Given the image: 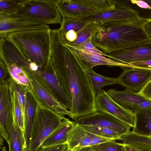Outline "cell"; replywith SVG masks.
Here are the masks:
<instances>
[{
	"label": "cell",
	"mask_w": 151,
	"mask_h": 151,
	"mask_svg": "<svg viewBox=\"0 0 151 151\" xmlns=\"http://www.w3.org/2000/svg\"><path fill=\"white\" fill-rule=\"evenodd\" d=\"M50 57L55 70L71 96V118L97 111L94 91L85 69L77 57L64 45L60 37L51 41Z\"/></svg>",
	"instance_id": "obj_1"
},
{
	"label": "cell",
	"mask_w": 151,
	"mask_h": 151,
	"mask_svg": "<svg viewBox=\"0 0 151 151\" xmlns=\"http://www.w3.org/2000/svg\"><path fill=\"white\" fill-rule=\"evenodd\" d=\"M151 18L140 17L125 21L99 23L92 37V42L105 53H111L151 40L144 24Z\"/></svg>",
	"instance_id": "obj_2"
},
{
	"label": "cell",
	"mask_w": 151,
	"mask_h": 151,
	"mask_svg": "<svg viewBox=\"0 0 151 151\" xmlns=\"http://www.w3.org/2000/svg\"><path fill=\"white\" fill-rule=\"evenodd\" d=\"M50 29L15 32L9 34L5 37L16 46L29 62H35L41 67L50 57Z\"/></svg>",
	"instance_id": "obj_3"
},
{
	"label": "cell",
	"mask_w": 151,
	"mask_h": 151,
	"mask_svg": "<svg viewBox=\"0 0 151 151\" xmlns=\"http://www.w3.org/2000/svg\"><path fill=\"white\" fill-rule=\"evenodd\" d=\"M65 118L42 105L39 102L33 127L31 139L26 151H40L44 141Z\"/></svg>",
	"instance_id": "obj_4"
},
{
	"label": "cell",
	"mask_w": 151,
	"mask_h": 151,
	"mask_svg": "<svg viewBox=\"0 0 151 151\" xmlns=\"http://www.w3.org/2000/svg\"><path fill=\"white\" fill-rule=\"evenodd\" d=\"M60 0H25L12 15L50 24H61L62 16L57 7Z\"/></svg>",
	"instance_id": "obj_5"
},
{
	"label": "cell",
	"mask_w": 151,
	"mask_h": 151,
	"mask_svg": "<svg viewBox=\"0 0 151 151\" xmlns=\"http://www.w3.org/2000/svg\"><path fill=\"white\" fill-rule=\"evenodd\" d=\"M116 6L114 0H61L57 5L62 16L82 20Z\"/></svg>",
	"instance_id": "obj_6"
},
{
	"label": "cell",
	"mask_w": 151,
	"mask_h": 151,
	"mask_svg": "<svg viewBox=\"0 0 151 151\" xmlns=\"http://www.w3.org/2000/svg\"><path fill=\"white\" fill-rule=\"evenodd\" d=\"M22 68L31 83L32 91L39 101L63 117L67 115L71 118L69 110L60 103L53 90L41 75L36 71Z\"/></svg>",
	"instance_id": "obj_7"
},
{
	"label": "cell",
	"mask_w": 151,
	"mask_h": 151,
	"mask_svg": "<svg viewBox=\"0 0 151 151\" xmlns=\"http://www.w3.org/2000/svg\"><path fill=\"white\" fill-rule=\"evenodd\" d=\"M36 71L51 88L60 103L69 110L72 105L71 96L55 70L50 57L46 63Z\"/></svg>",
	"instance_id": "obj_8"
},
{
	"label": "cell",
	"mask_w": 151,
	"mask_h": 151,
	"mask_svg": "<svg viewBox=\"0 0 151 151\" xmlns=\"http://www.w3.org/2000/svg\"><path fill=\"white\" fill-rule=\"evenodd\" d=\"M80 125H89L106 128L123 136L130 132L132 127L108 114L96 111L81 117L74 122Z\"/></svg>",
	"instance_id": "obj_9"
},
{
	"label": "cell",
	"mask_w": 151,
	"mask_h": 151,
	"mask_svg": "<svg viewBox=\"0 0 151 151\" xmlns=\"http://www.w3.org/2000/svg\"><path fill=\"white\" fill-rule=\"evenodd\" d=\"M95 104L97 111L111 115L132 127H134V113L116 102L106 91L101 89L96 95Z\"/></svg>",
	"instance_id": "obj_10"
},
{
	"label": "cell",
	"mask_w": 151,
	"mask_h": 151,
	"mask_svg": "<svg viewBox=\"0 0 151 151\" xmlns=\"http://www.w3.org/2000/svg\"><path fill=\"white\" fill-rule=\"evenodd\" d=\"M49 28L47 24L43 22L18 16L0 14V38L5 37L9 34L15 32Z\"/></svg>",
	"instance_id": "obj_11"
},
{
	"label": "cell",
	"mask_w": 151,
	"mask_h": 151,
	"mask_svg": "<svg viewBox=\"0 0 151 151\" xmlns=\"http://www.w3.org/2000/svg\"><path fill=\"white\" fill-rule=\"evenodd\" d=\"M13 122L11 100L7 82L0 83V132L1 135L9 142Z\"/></svg>",
	"instance_id": "obj_12"
},
{
	"label": "cell",
	"mask_w": 151,
	"mask_h": 151,
	"mask_svg": "<svg viewBox=\"0 0 151 151\" xmlns=\"http://www.w3.org/2000/svg\"><path fill=\"white\" fill-rule=\"evenodd\" d=\"M111 59L128 68L131 63L151 60V40L109 54Z\"/></svg>",
	"instance_id": "obj_13"
},
{
	"label": "cell",
	"mask_w": 151,
	"mask_h": 151,
	"mask_svg": "<svg viewBox=\"0 0 151 151\" xmlns=\"http://www.w3.org/2000/svg\"><path fill=\"white\" fill-rule=\"evenodd\" d=\"M117 78L119 84L134 92H139L151 79V70L135 68H123Z\"/></svg>",
	"instance_id": "obj_14"
},
{
	"label": "cell",
	"mask_w": 151,
	"mask_h": 151,
	"mask_svg": "<svg viewBox=\"0 0 151 151\" xmlns=\"http://www.w3.org/2000/svg\"><path fill=\"white\" fill-rule=\"evenodd\" d=\"M116 6L110 10L99 13L84 19L98 22L100 23L110 21H125L137 19L139 13L132 8L115 0Z\"/></svg>",
	"instance_id": "obj_15"
},
{
	"label": "cell",
	"mask_w": 151,
	"mask_h": 151,
	"mask_svg": "<svg viewBox=\"0 0 151 151\" xmlns=\"http://www.w3.org/2000/svg\"><path fill=\"white\" fill-rule=\"evenodd\" d=\"M65 46L75 54L86 69L93 68L95 66L107 65L110 67H124V65L103 55H100L78 47L64 44Z\"/></svg>",
	"instance_id": "obj_16"
},
{
	"label": "cell",
	"mask_w": 151,
	"mask_h": 151,
	"mask_svg": "<svg viewBox=\"0 0 151 151\" xmlns=\"http://www.w3.org/2000/svg\"><path fill=\"white\" fill-rule=\"evenodd\" d=\"M111 140H113L93 134L85 130L78 124L75 123L67 144L68 148L73 150L75 148L91 146Z\"/></svg>",
	"instance_id": "obj_17"
},
{
	"label": "cell",
	"mask_w": 151,
	"mask_h": 151,
	"mask_svg": "<svg viewBox=\"0 0 151 151\" xmlns=\"http://www.w3.org/2000/svg\"><path fill=\"white\" fill-rule=\"evenodd\" d=\"M39 101L32 90L26 89L24 116V133L26 148L30 143L32 130Z\"/></svg>",
	"instance_id": "obj_18"
},
{
	"label": "cell",
	"mask_w": 151,
	"mask_h": 151,
	"mask_svg": "<svg viewBox=\"0 0 151 151\" xmlns=\"http://www.w3.org/2000/svg\"><path fill=\"white\" fill-rule=\"evenodd\" d=\"M0 61L6 66L8 63H12L22 68L30 69V62L24 57L12 42L6 37L0 38Z\"/></svg>",
	"instance_id": "obj_19"
},
{
	"label": "cell",
	"mask_w": 151,
	"mask_h": 151,
	"mask_svg": "<svg viewBox=\"0 0 151 151\" xmlns=\"http://www.w3.org/2000/svg\"><path fill=\"white\" fill-rule=\"evenodd\" d=\"M75 125L74 122L65 118L58 127L44 141L41 148L44 149L68 144Z\"/></svg>",
	"instance_id": "obj_20"
},
{
	"label": "cell",
	"mask_w": 151,
	"mask_h": 151,
	"mask_svg": "<svg viewBox=\"0 0 151 151\" xmlns=\"http://www.w3.org/2000/svg\"><path fill=\"white\" fill-rule=\"evenodd\" d=\"M106 91L116 102L134 113L140 109L139 104L140 103L147 100L137 93L126 88L122 91L111 89Z\"/></svg>",
	"instance_id": "obj_21"
},
{
	"label": "cell",
	"mask_w": 151,
	"mask_h": 151,
	"mask_svg": "<svg viewBox=\"0 0 151 151\" xmlns=\"http://www.w3.org/2000/svg\"><path fill=\"white\" fill-rule=\"evenodd\" d=\"M134 124L132 132L139 135L151 136V106L139 109L134 113Z\"/></svg>",
	"instance_id": "obj_22"
},
{
	"label": "cell",
	"mask_w": 151,
	"mask_h": 151,
	"mask_svg": "<svg viewBox=\"0 0 151 151\" xmlns=\"http://www.w3.org/2000/svg\"><path fill=\"white\" fill-rule=\"evenodd\" d=\"M10 131L9 142V151H25L26 141L24 132L19 126L15 117Z\"/></svg>",
	"instance_id": "obj_23"
},
{
	"label": "cell",
	"mask_w": 151,
	"mask_h": 151,
	"mask_svg": "<svg viewBox=\"0 0 151 151\" xmlns=\"http://www.w3.org/2000/svg\"><path fill=\"white\" fill-rule=\"evenodd\" d=\"M92 87L96 94L102 87L108 85L119 84L118 78L106 77L96 73L93 68L86 69Z\"/></svg>",
	"instance_id": "obj_24"
},
{
	"label": "cell",
	"mask_w": 151,
	"mask_h": 151,
	"mask_svg": "<svg viewBox=\"0 0 151 151\" xmlns=\"http://www.w3.org/2000/svg\"><path fill=\"white\" fill-rule=\"evenodd\" d=\"M10 77L26 89L32 90L31 83L22 68L17 64L9 63L6 65Z\"/></svg>",
	"instance_id": "obj_25"
},
{
	"label": "cell",
	"mask_w": 151,
	"mask_h": 151,
	"mask_svg": "<svg viewBox=\"0 0 151 151\" xmlns=\"http://www.w3.org/2000/svg\"><path fill=\"white\" fill-rule=\"evenodd\" d=\"M122 143L136 147H146L151 148V138L130 132L122 137Z\"/></svg>",
	"instance_id": "obj_26"
},
{
	"label": "cell",
	"mask_w": 151,
	"mask_h": 151,
	"mask_svg": "<svg viewBox=\"0 0 151 151\" xmlns=\"http://www.w3.org/2000/svg\"><path fill=\"white\" fill-rule=\"evenodd\" d=\"M89 22L80 30L77 32V40L70 44H67L78 47L86 41L92 36L99 24V22L88 20Z\"/></svg>",
	"instance_id": "obj_27"
},
{
	"label": "cell",
	"mask_w": 151,
	"mask_h": 151,
	"mask_svg": "<svg viewBox=\"0 0 151 151\" xmlns=\"http://www.w3.org/2000/svg\"><path fill=\"white\" fill-rule=\"evenodd\" d=\"M62 22L59 29L60 32L65 33L73 30L78 32L82 29L88 23L87 20H81L77 18L62 16Z\"/></svg>",
	"instance_id": "obj_28"
},
{
	"label": "cell",
	"mask_w": 151,
	"mask_h": 151,
	"mask_svg": "<svg viewBox=\"0 0 151 151\" xmlns=\"http://www.w3.org/2000/svg\"><path fill=\"white\" fill-rule=\"evenodd\" d=\"M9 84L13 114L15 118L21 129L24 132V120L21 109L15 91L11 85Z\"/></svg>",
	"instance_id": "obj_29"
},
{
	"label": "cell",
	"mask_w": 151,
	"mask_h": 151,
	"mask_svg": "<svg viewBox=\"0 0 151 151\" xmlns=\"http://www.w3.org/2000/svg\"><path fill=\"white\" fill-rule=\"evenodd\" d=\"M86 130L97 136L112 139L121 140L122 136L109 129L89 125H81Z\"/></svg>",
	"instance_id": "obj_30"
},
{
	"label": "cell",
	"mask_w": 151,
	"mask_h": 151,
	"mask_svg": "<svg viewBox=\"0 0 151 151\" xmlns=\"http://www.w3.org/2000/svg\"><path fill=\"white\" fill-rule=\"evenodd\" d=\"M24 1L25 0H0V14L13 15Z\"/></svg>",
	"instance_id": "obj_31"
},
{
	"label": "cell",
	"mask_w": 151,
	"mask_h": 151,
	"mask_svg": "<svg viewBox=\"0 0 151 151\" xmlns=\"http://www.w3.org/2000/svg\"><path fill=\"white\" fill-rule=\"evenodd\" d=\"M94 151H126L125 145L111 140L91 146Z\"/></svg>",
	"instance_id": "obj_32"
},
{
	"label": "cell",
	"mask_w": 151,
	"mask_h": 151,
	"mask_svg": "<svg viewBox=\"0 0 151 151\" xmlns=\"http://www.w3.org/2000/svg\"><path fill=\"white\" fill-rule=\"evenodd\" d=\"M92 40V37H91L86 41L77 47L100 55L107 57L110 59L111 58V57L109 55L103 52L97 48L93 44Z\"/></svg>",
	"instance_id": "obj_33"
},
{
	"label": "cell",
	"mask_w": 151,
	"mask_h": 151,
	"mask_svg": "<svg viewBox=\"0 0 151 151\" xmlns=\"http://www.w3.org/2000/svg\"><path fill=\"white\" fill-rule=\"evenodd\" d=\"M60 37L64 44H70L76 40L77 32L73 30L67 32L65 33H60Z\"/></svg>",
	"instance_id": "obj_34"
},
{
	"label": "cell",
	"mask_w": 151,
	"mask_h": 151,
	"mask_svg": "<svg viewBox=\"0 0 151 151\" xmlns=\"http://www.w3.org/2000/svg\"><path fill=\"white\" fill-rule=\"evenodd\" d=\"M128 68H135L151 70V60L132 62L128 65Z\"/></svg>",
	"instance_id": "obj_35"
},
{
	"label": "cell",
	"mask_w": 151,
	"mask_h": 151,
	"mask_svg": "<svg viewBox=\"0 0 151 151\" xmlns=\"http://www.w3.org/2000/svg\"><path fill=\"white\" fill-rule=\"evenodd\" d=\"M10 77L7 66L2 61H0V83L7 82Z\"/></svg>",
	"instance_id": "obj_36"
},
{
	"label": "cell",
	"mask_w": 151,
	"mask_h": 151,
	"mask_svg": "<svg viewBox=\"0 0 151 151\" xmlns=\"http://www.w3.org/2000/svg\"><path fill=\"white\" fill-rule=\"evenodd\" d=\"M137 93L151 101V79Z\"/></svg>",
	"instance_id": "obj_37"
},
{
	"label": "cell",
	"mask_w": 151,
	"mask_h": 151,
	"mask_svg": "<svg viewBox=\"0 0 151 151\" xmlns=\"http://www.w3.org/2000/svg\"><path fill=\"white\" fill-rule=\"evenodd\" d=\"M68 147L67 144L62 145L50 147L42 149L40 151H63Z\"/></svg>",
	"instance_id": "obj_38"
},
{
	"label": "cell",
	"mask_w": 151,
	"mask_h": 151,
	"mask_svg": "<svg viewBox=\"0 0 151 151\" xmlns=\"http://www.w3.org/2000/svg\"><path fill=\"white\" fill-rule=\"evenodd\" d=\"M125 147L126 151H151V148L149 147H136L127 145H125Z\"/></svg>",
	"instance_id": "obj_39"
},
{
	"label": "cell",
	"mask_w": 151,
	"mask_h": 151,
	"mask_svg": "<svg viewBox=\"0 0 151 151\" xmlns=\"http://www.w3.org/2000/svg\"><path fill=\"white\" fill-rule=\"evenodd\" d=\"M143 28L147 36L151 40V21L145 23Z\"/></svg>",
	"instance_id": "obj_40"
},
{
	"label": "cell",
	"mask_w": 151,
	"mask_h": 151,
	"mask_svg": "<svg viewBox=\"0 0 151 151\" xmlns=\"http://www.w3.org/2000/svg\"><path fill=\"white\" fill-rule=\"evenodd\" d=\"M72 150L73 151H94L91 146L75 148Z\"/></svg>",
	"instance_id": "obj_41"
},
{
	"label": "cell",
	"mask_w": 151,
	"mask_h": 151,
	"mask_svg": "<svg viewBox=\"0 0 151 151\" xmlns=\"http://www.w3.org/2000/svg\"><path fill=\"white\" fill-rule=\"evenodd\" d=\"M151 7V0H144Z\"/></svg>",
	"instance_id": "obj_42"
},
{
	"label": "cell",
	"mask_w": 151,
	"mask_h": 151,
	"mask_svg": "<svg viewBox=\"0 0 151 151\" xmlns=\"http://www.w3.org/2000/svg\"><path fill=\"white\" fill-rule=\"evenodd\" d=\"M3 138L2 137L1 135L0 137V147H1L2 145H3Z\"/></svg>",
	"instance_id": "obj_43"
},
{
	"label": "cell",
	"mask_w": 151,
	"mask_h": 151,
	"mask_svg": "<svg viewBox=\"0 0 151 151\" xmlns=\"http://www.w3.org/2000/svg\"><path fill=\"white\" fill-rule=\"evenodd\" d=\"M1 149V151H6V147L5 146L3 147H0Z\"/></svg>",
	"instance_id": "obj_44"
},
{
	"label": "cell",
	"mask_w": 151,
	"mask_h": 151,
	"mask_svg": "<svg viewBox=\"0 0 151 151\" xmlns=\"http://www.w3.org/2000/svg\"><path fill=\"white\" fill-rule=\"evenodd\" d=\"M66 151H73V150L68 148Z\"/></svg>",
	"instance_id": "obj_45"
},
{
	"label": "cell",
	"mask_w": 151,
	"mask_h": 151,
	"mask_svg": "<svg viewBox=\"0 0 151 151\" xmlns=\"http://www.w3.org/2000/svg\"><path fill=\"white\" fill-rule=\"evenodd\" d=\"M68 147L66 149H65V150H64L63 151H66V150L68 149Z\"/></svg>",
	"instance_id": "obj_46"
},
{
	"label": "cell",
	"mask_w": 151,
	"mask_h": 151,
	"mask_svg": "<svg viewBox=\"0 0 151 151\" xmlns=\"http://www.w3.org/2000/svg\"><path fill=\"white\" fill-rule=\"evenodd\" d=\"M150 137V138H151V137Z\"/></svg>",
	"instance_id": "obj_47"
}]
</instances>
